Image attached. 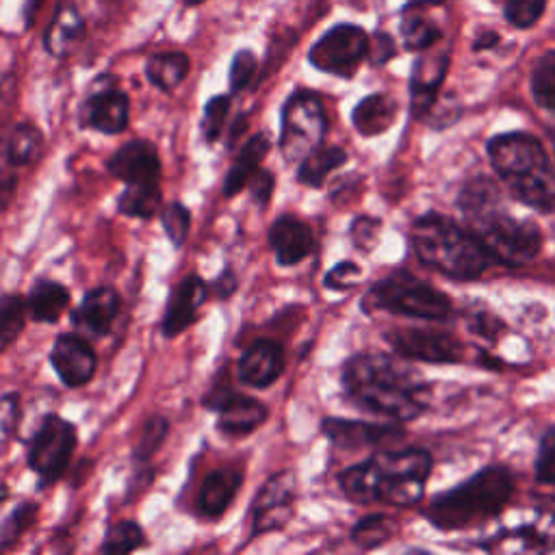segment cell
Returning <instances> with one entry per match:
<instances>
[{
  "label": "cell",
  "mask_w": 555,
  "mask_h": 555,
  "mask_svg": "<svg viewBox=\"0 0 555 555\" xmlns=\"http://www.w3.org/2000/svg\"><path fill=\"white\" fill-rule=\"evenodd\" d=\"M189 67L191 61L184 52H158L147 59L145 76L156 89L169 93L186 78Z\"/></svg>",
  "instance_id": "cell-30"
},
{
  "label": "cell",
  "mask_w": 555,
  "mask_h": 555,
  "mask_svg": "<svg viewBox=\"0 0 555 555\" xmlns=\"http://www.w3.org/2000/svg\"><path fill=\"white\" fill-rule=\"evenodd\" d=\"M256 67H258V59H256V54L251 50H238L232 56L230 74H228L232 93H238L245 87H249V82H251V78L256 74Z\"/></svg>",
  "instance_id": "cell-45"
},
{
  "label": "cell",
  "mask_w": 555,
  "mask_h": 555,
  "mask_svg": "<svg viewBox=\"0 0 555 555\" xmlns=\"http://www.w3.org/2000/svg\"><path fill=\"white\" fill-rule=\"evenodd\" d=\"M369 37L356 24H336L308 52V61L319 72L351 78L364 56H369Z\"/></svg>",
  "instance_id": "cell-12"
},
{
  "label": "cell",
  "mask_w": 555,
  "mask_h": 555,
  "mask_svg": "<svg viewBox=\"0 0 555 555\" xmlns=\"http://www.w3.org/2000/svg\"><path fill=\"white\" fill-rule=\"evenodd\" d=\"M82 35V17L72 2H61L46 30L43 43L52 56H67Z\"/></svg>",
  "instance_id": "cell-28"
},
{
  "label": "cell",
  "mask_w": 555,
  "mask_h": 555,
  "mask_svg": "<svg viewBox=\"0 0 555 555\" xmlns=\"http://www.w3.org/2000/svg\"><path fill=\"white\" fill-rule=\"evenodd\" d=\"M2 444L7 447V442L13 438V434L17 431L20 418H22V410H20V395L17 392H4L2 395Z\"/></svg>",
  "instance_id": "cell-48"
},
{
  "label": "cell",
  "mask_w": 555,
  "mask_h": 555,
  "mask_svg": "<svg viewBox=\"0 0 555 555\" xmlns=\"http://www.w3.org/2000/svg\"><path fill=\"white\" fill-rule=\"evenodd\" d=\"M395 533V520L388 514H366L351 529V542L362 551L386 544Z\"/></svg>",
  "instance_id": "cell-34"
},
{
  "label": "cell",
  "mask_w": 555,
  "mask_h": 555,
  "mask_svg": "<svg viewBox=\"0 0 555 555\" xmlns=\"http://www.w3.org/2000/svg\"><path fill=\"white\" fill-rule=\"evenodd\" d=\"M535 477L542 483L555 486V427L548 429L540 442L535 457Z\"/></svg>",
  "instance_id": "cell-46"
},
{
  "label": "cell",
  "mask_w": 555,
  "mask_h": 555,
  "mask_svg": "<svg viewBox=\"0 0 555 555\" xmlns=\"http://www.w3.org/2000/svg\"><path fill=\"white\" fill-rule=\"evenodd\" d=\"M228 113H230V95H225V93L212 95L204 104V115H202V124H199L204 143L212 145V143L219 141V137H221V132L225 128Z\"/></svg>",
  "instance_id": "cell-40"
},
{
  "label": "cell",
  "mask_w": 555,
  "mask_h": 555,
  "mask_svg": "<svg viewBox=\"0 0 555 555\" xmlns=\"http://www.w3.org/2000/svg\"><path fill=\"white\" fill-rule=\"evenodd\" d=\"M416 4H429V2H440V0H414Z\"/></svg>",
  "instance_id": "cell-54"
},
{
  "label": "cell",
  "mask_w": 555,
  "mask_h": 555,
  "mask_svg": "<svg viewBox=\"0 0 555 555\" xmlns=\"http://www.w3.org/2000/svg\"><path fill=\"white\" fill-rule=\"evenodd\" d=\"M321 431L334 449L349 453L379 447L388 449L405 436L403 427L397 423H371L338 416H325L321 421Z\"/></svg>",
  "instance_id": "cell-15"
},
{
  "label": "cell",
  "mask_w": 555,
  "mask_h": 555,
  "mask_svg": "<svg viewBox=\"0 0 555 555\" xmlns=\"http://www.w3.org/2000/svg\"><path fill=\"white\" fill-rule=\"evenodd\" d=\"M106 169L124 184H150L160 182V156L152 141L130 139L117 147L106 160Z\"/></svg>",
  "instance_id": "cell-17"
},
{
  "label": "cell",
  "mask_w": 555,
  "mask_h": 555,
  "mask_svg": "<svg viewBox=\"0 0 555 555\" xmlns=\"http://www.w3.org/2000/svg\"><path fill=\"white\" fill-rule=\"evenodd\" d=\"M544 7H546V0H507L505 17L516 28H529L542 17Z\"/></svg>",
  "instance_id": "cell-44"
},
{
  "label": "cell",
  "mask_w": 555,
  "mask_h": 555,
  "mask_svg": "<svg viewBox=\"0 0 555 555\" xmlns=\"http://www.w3.org/2000/svg\"><path fill=\"white\" fill-rule=\"evenodd\" d=\"M397 48H395V41L390 35L386 33H375V39L369 48V56H371V63L373 65H384L388 63L392 56H395Z\"/></svg>",
  "instance_id": "cell-49"
},
{
  "label": "cell",
  "mask_w": 555,
  "mask_h": 555,
  "mask_svg": "<svg viewBox=\"0 0 555 555\" xmlns=\"http://www.w3.org/2000/svg\"><path fill=\"white\" fill-rule=\"evenodd\" d=\"M160 223L169 243L178 249L184 245L191 230V212L182 202H171L160 210Z\"/></svg>",
  "instance_id": "cell-41"
},
{
  "label": "cell",
  "mask_w": 555,
  "mask_h": 555,
  "mask_svg": "<svg viewBox=\"0 0 555 555\" xmlns=\"http://www.w3.org/2000/svg\"><path fill=\"white\" fill-rule=\"evenodd\" d=\"M366 314L390 312L425 321H447L453 312L449 297L414 273L399 269L377 280L360 301Z\"/></svg>",
  "instance_id": "cell-7"
},
{
  "label": "cell",
  "mask_w": 555,
  "mask_h": 555,
  "mask_svg": "<svg viewBox=\"0 0 555 555\" xmlns=\"http://www.w3.org/2000/svg\"><path fill=\"white\" fill-rule=\"evenodd\" d=\"M269 245L278 264L293 267L312 254L314 232L306 221L293 215H280L269 228Z\"/></svg>",
  "instance_id": "cell-22"
},
{
  "label": "cell",
  "mask_w": 555,
  "mask_h": 555,
  "mask_svg": "<svg viewBox=\"0 0 555 555\" xmlns=\"http://www.w3.org/2000/svg\"><path fill=\"white\" fill-rule=\"evenodd\" d=\"M28 317L26 299L20 293H4L0 299V347L9 349L24 330Z\"/></svg>",
  "instance_id": "cell-36"
},
{
  "label": "cell",
  "mask_w": 555,
  "mask_h": 555,
  "mask_svg": "<svg viewBox=\"0 0 555 555\" xmlns=\"http://www.w3.org/2000/svg\"><path fill=\"white\" fill-rule=\"evenodd\" d=\"M295 499H297V475L291 468L273 473L251 499L247 520L249 533L247 538L254 540L269 531L284 529L293 514H295Z\"/></svg>",
  "instance_id": "cell-11"
},
{
  "label": "cell",
  "mask_w": 555,
  "mask_h": 555,
  "mask_svg": "<svg viewBox=\"0 0 555 555\" xmlns=\"http://www.w3.org/2000/svg\"><path fill=\"white\" fill-rule=\"evenodd\" d=\"M145 544V531L134 520H115L106 527L100 551L104 555H126Z\"/></svg>",
  "instance_id": "cell-35"
},
{
  "label": "cell",
  "mask_w": 555,
  "mask_h": 555,
  "mask_svg": "<svg viewBox=\"0 0 555 555\" xmlns=\"http://www.w3.org/2000/svg\"><path fill=\"white\" fill-rule=\"evenodd\" d=\"M382 219L373 215H358L349 225V241L360 251H371L379 243Z\"/></svg>",
  "instance_id": "cell-42"
},
{
  "label": "cell",
  "mask_w": 555,
  "mask_h": 555,
  "mask_svg": "<svg viewBox=\"0 0 555 555\" xmlns=\"http://www.w3.org/2000/svg\"><path fill=\"white\" fill-rule=\"evenodd\" d=\"M531 91L535 102L555 113V52L540 59L531 76Z\"/></svg>",
  "instance_id": "cell-39"
},
{
  "label": "cell",
  "mask_w": 555,
  "mask_h": 555,
  "mask_svg": "<svg viewBox=\"0 0 555 555\" xmlns=\"http://www.w3.org/2000/svg\"><path fill=\"white\" fill-rule=\"evenodd\" d=\"M401 39L408 50H427L440 39V30L434 22L423 17L414 11V7H408L401 17Z\"/></svg>",
  "instance_id": "cell-37"
},
{
  "label": "cell",
  "mask_w": 555,
  "mask_h": 555,
  "mask_svg": "<svg viewBox=\"0 0 555 555\" xmlns=\"http://www.w3.org/2000/svg\"><path fill=\"white\" fill-rule=\"evenodd\" d=\"M496 33H483L481 37H477L475 39V50H483V48H490V46H494L496 43Z\"/></svg>",
  "instance_id": "cell-52"
},
{
  "label": "cell",
  "mask_w": 555,
  "mask_h": 555,
  "mask_svg": "<svg viewBox=\"0 0 555 555\" xmlns=\"http://www.w3.org/2000/svg\"><path fill=\"white\" fill-rule=\"evenodd\" d=\"M249 191V197L251 202L258 206V208H264L273 195V189H275V176L269 171V169H262L258 167L251 178L247 180V186Z\"/></svg>",
  "instance_id": "cell-47"
},
{
  "label": "cell",
  "mask_w": 555,
  "mask_h": 555,
  "mask_svg": "<svg viewBox=\"0 0 555 555\" xmlns=\"http://www.w3.org/2000/svg\"><path fill=\"white\" fill-rule=\"evenodd\" d=\"M186 4H199V2H204V0H184Z\"/></svg>",
  "instance_id": "cell-55"
},
{
  "label": "cell",
  "mask_w": 555,
  "mask_h": 555,
  "mask_svg": "<svg viewBox=\"0 0 555 555\" xmlns=\"http://www.w3.org/2000/svg\"><path fill=\"white\" fill-rule=\"evenodd\" d=\"M13 186H15V180L9 173H4V182H2V206L4 208L9 206V197L13 193Z\"/></svg>",
  "instance_id": "cell-53"
},
{
  "label": "cell",
  "mask_w": 555,
  "mask_h": 555,
  "mask_svg": "<svg viewBox=\"0 0 555 555\" xmlns=\"http://www.w3.org/2000/svg\"><path fill=\"white\" fill-rule=\"evenodd\" d=\"M269 150H271V139L267 132H256L243 143L236 160L232 163V167L228 169L225 180H223L225 197H234L247 186V180L260 167V163L269 154Z\"/></svg>",
  "instance_id": "cell-27"
},
{
  "label": "cell",
  "mask_w": 555,
  "mask_h": 555,
  "mask_svg": "<svg viewBox=\"0 0 555 555\" xmlns=\"http://www.w3.org/2000/svg\"><path fill=\"white\" fill-rule=\"evenodd\" d=\"M121 308L119 293L113 286H95L85 293L82 301L72 312L74 330L89 336H104Z\"/></svg>",
  "instance_id": "cell-21"
},
{
  "label": "cell",
  "mask_w": 555,
  "mask_h": 555,
  "mask_svg": "<svg viewBox=\"0 0 555 555\" xmlns=\"http://www.w3.org/2000/svg\"><path fill=\"white\" fill-rule=\"evenodd\" d=\"M163 204L160 182L126 184L117 197V212L132 219H152Z\"/></svg>",
  "instance_id": "cell-32"
},
{
  "label": "cell",
  "mask_w": 555,
  "mask_h": 555,
  "mask_svg": "<svg viewBox=\"0 0 555 555\" xmlns=\"http://www.w3.org/2000/svg\"><path fill=\"white\" fill-rule=\"evenodd\" d=\"M43 134L37 126L28 121H20L11 128L4 141V160L11 167H26L41 154Z\"/></svg>",
  "instance_id": "cell-31"
},
{
  "label": "cell",
  "mask_w": 555,
  "mask_h": 555,
  "mask_svg": "<svg viewBox=\"0 0 555 555\" xmlns=\"http://www.w3.org/2000/svg\"><path fill=\"white\" fill-rule=\"evenodd\" d=\"M210 291L217 299H228L238 291V278L232 267H223L221 273L210 282Z\"/></svg>",
  "instance_id": "cell-50"
},
{
  "label": "cell",
  "mask_w": 555,
  "mask_h": 555,
  "mask_svg": "<svg viewBox=\"0 0 555 555\" xmlns=\"http://www.w3.org/2000/svg\"><path fill=\"white\" fill-rule=\"evenodd\" d=\"M208 291H210V284H206V280L197 273L184 275L173 286L160 321V332L165 338H173L182 334L195 321L197 310L208 299Z\"/></svg>",
  "instance_id": "cell-19"
},
{
  "label": "cell",
  "mask_w": 555,
  "mask_h": 555,
  "mask_svg": "<svg viewBox=\"0 0 555 555\" xmlns=\"http://www.w3.org/2000/svg\"><path fill=\"white\" fill-rule=\"evenodd\" d=\"M360 278H362L360 264H356L353 260H340L325 273L323 286L334 293H343V291L356 288L360 284Z\"/></svg>",
  "instance_id": "cell-43"
},
{
  "label": "cell",
  "mask_w": 555,
  "mask_h": 555,
  "mask_svg": "<svg viewBox=\"0 0 555 555\" xmlns=\"http://www.w3.org/2000/svg\"><path fill=\"white\" fill-rule=\"evenodd\" d=\"M130 117V100L115 87H104L89 93L78 111L80 128L104 134H119L126 130Z\"/></svg>",
  "instance_id": "cell-18"
},
{
  "label": "cell",
  "mask_w": 555,
  "mask_h": 555,
  "mask_svg": "<svg viewBox=\"0 0 555 555\" xmlns=\"http://www.w3.org/2000/svg\"><path fill=\"white\" fill-rule=\"evenodd\" d=\"M340 386L356 408L399 423L418 418L429 405L425 377L397 353H353L343 364Z\"/></svg>",
  "instance_id": "cell-1"
},
{
  "label": "cell",
  "mask_w": 555,
  "mask_h": 555,
  "mask_svg": "<svg viewBox=\"0 0 555 555\" xmlns=\"http://www.w3.org/2000/svg\"><path fill=\"white\" fill-rule=\"evenodd\" d=\"M457 204L468 221V230L492 260L518 267L538 256L542 247L538 225L505 212L490 180L475 178L464 184Z\"/></svg>",
  "instance_id": "cell-3"
},
{
  "label": "cell",
  "mask_w": 555,
  "mask_h": 555,
  "mask_svg": "<svg viewBox=\"0 0 555 555\" xmlns=\"http://www.w3.org/2000/svg\"><path fill=\"white\" fill-rule=\"evenodd\" d=\"M284 371V351L271 338L254 340L238 358L236 375L245 386L269 388Z\"/></svg>",
  "instance_id": "cell-20"
},
{
  "label": "cell",
  "mask_w": 555,
  "mask_h": 555,
  "mask_svg": "<svg viewBox=\"0 0 555 555\" xmlns=\"http://www.w3.org/2000/svg\"><path fill=\"white\" fill-rule=\"evenodd\" d=\"M512 492V473L505 466H488L455 488L436 494L425 507V518L442 531L468 529L496 518Z\"/></svg>",
  "instance_id": "cell-6"
},
{
  "label": "cell",
  "mask_w": 555,
  "mask_h": 555,
  "mask_svg": "<svg viewBox=\"0 0 555 555\" xmlns=\"http://www.w3.org/2000/svg\"><path fill=\"white\" fill-rule=\"evenodd\" d=\"M410 243L425 267L451 280H475L492 260L468 228L440 212L416 217L410 228Z\"/></svg>",
  "instance_id": "cell-5"
},
{
  "label": "cell",
  "mask_w": 555,
  "mask_h": 555,
  "mask_svg": "<svg viewBox=\"0 0 555 555\" xmlns=\"http://www.w3.org/2000/svg\"><path fill=\"white\" fill-rule=\"evenodd\" d=\"M449 56H421L412 67L410 78V115L414 119H423L436 104L440 85L447 76Z\"/></svg>",
  "instance_id": "cell-24"
},
{
  "label": "cell",
  "mask_w": 555,
  "mask_h": 555,
  "mask_svg": "<svg viewBox=\"0 0 555 555\" xmlns=\"http://www.w3.org/2000/svg\"><path fill=\"white\" fill-rule=\"evenodd\" d=\"M330 119L323 100L306 89L293 91L280 113V154L286 163H301L312 150L323 145Z\"/></svg>",
  "instance_id": "cell-8"
},
{
  "label": "cell",
  "mask_w": 555,
  "mask_h": 555,
  "mask_svg": "<svg viewBox=\"0 0 555 555\" xmlns=\"http://www.w3.org/2000/svg\"><path fill=\"white\" fill-rule=\"evenodd\" d=\"M397 113L399 104L395 98H390L388 93H371L353 106L351 124L362 137L371 139L386 132L395 124Z\"/></svg>",
  "instance_id": "cell-26"
},
{
  "label": "cell",
  "mask_w": 555,
  "mask_h": 555,
  "mask_svg": "<svg viewBox=\"0 0 555 555\" xmlns=\"http://www.w3.org/2000/svg\"><path fill=\"white\" fill-rule=\"evenodd\" d=\"M488 156L496 176L520 204L540 212L555 208V169L533 134H496L488 141Z\"/></svg>",
  "instance_id": "cell-4"
},
{
  "label": "cell",
  "mask_w": 555,
  "mask_h": 555,
  "mask_svg": "<svg viewBox=\"0 0 555 555\" xmlns=\"http://www.w3.org/2000/svg\"><path fill=\"white\" fill-rule=\"evenodd\" d=\"M69 291L52 278H37L26 295L28 317L35 323H56L69 306Z\"/></svg>",
  "instance_id": "cell-25"
},
{
  "label": "cell",
  "mask_w": 555,
  "mask_h": 555,
  "mask_svg": "<svg viewBox=\"0 0 555 555\" xmlns=\"http://www.w3.org/2000/svg\"><path fill=\"white\" fill-rule=\"evenodd\" d=\"M486 551L496 553H544L555 548V514L527 509L509 516L492 529L481 542Z\"/></svg>",
  "instance_id": "cell-10"
},
{
  "label": "cell",
  "mask_w": 555,
  "mask_h": 555,
  "mask_svg": "<svg viewBox=\"0 0 555 555\" xmlns=\"http://www.w3.org/2000/svg\"><path fill=\"white\" fill-rule=\"evenodd\" d=\"M431 473V455L423 447L382 449L338 473L343 494L356 505L412 507L423 494Z\"/></svg>",
  "instance_id": "cell-2"
},
{
  "label": "cell",
  "mask_w": 555,
  "mask_h": 555,
  "mask_svg": "<svg viewBox=\"0 0 555 555\" xmlns=\"http://www.w3.org/2000/svg\"><path fill=\"white\" fill-rule=\"evenodd\" d=\"M202 403L217 414V429L230 438L254 434L269 416V408L260 399L234 390L228 382H217L204 395Z\"/></svg>",
  "instance_id": "cell-13"
},
{
  "label": "cell",
  "mask_w": 555,
  "mask_h": 555,
  "mask_svg": "<svg viewBox=\"0 0 555 555\" xmlns=\"http://www.w3.org/2000/svg\"><path fill=\"white\" fill-rule=\"evenodd\" d=\"M37 516H39V503L37 501L17 503L11 509V514L2 520V529H0L2 551H11V546L37 522Z\"/></svg>",
  "instance_id": "cell-38"
},
{
  "label": "cell",
  "mask_w": 555,
  "mask_h": 555,
  "mask_svg": "<svg viewBox=\"0 0 555 555\" xmlns=\"http://www.w3.org/2000/svg\"><path fill=\"white\" fill-rule=\"evenodd\" d=\"M388 347L405 358L429 364H455L464 358L462 343L442 330L431 327H390L384 332Z\"/></svg>",
  "instance_id": "cell-14"
},
{
  "label": "cell",
  "mask_w": 555,
  "mask_h": 555,
  "mask_svg": "<svg viewBox=\"0 0 555 555\" xmlns=\"http://www.w3.org/2000/svg\"><path fill=\"white\" fill-rule=\"evenodd\" d=\"M245 473L234 466H219L210 470L197 490V514L204 520H219L232 505Z\"/></svg>",
  "instance_id": "cell-23"
},
{
  "label": "cell",
  "mask_w": 555,
  "mask_h": 555,
  "mask_svg": "<svg viewBox=\"0 0 555 555\" xmlns=\"http://www.w3.org/2000/svg\"><path fill=\"white\" fill-rule=\"evenodd\" d=\"M167 434H169V421L163 414H150L141 423L137 440L132 444V462L147 464L156 455V451L163 447Z\"/></svg>",
  "instance_id": "cell-33"
},
{
  "label": "cell",
  "mask_w": 555,
  "mask_h": 555,
  "mask_svg": "<svg viewBox=\"0 0 555 555\" xmlns=\"http://www.w3.org/2000/svg\"><path fill=\"white\" fill-rule=\"evenodd\" d=\"M78 444L76 425L56 412L41 416L28 447L26 464L37 475V486H52L67 470Z\"/></svg>",
  "instance_id": "cell-9"
},
{
  "label": "cell",
  "mask_w": 555,
  "mask_h": 555,
  "mask_svg": "<svg viewBox=\"0 0 555 555\" xmlns=\"http://www.w3.org/2000/svg\"><path fill=\"white\" fill-rule=\"evenodd\" d=\"M41 2H43V0H26V4H24V17H26V26H30V24H33V20H35V15H37V11H39Z\"/></svg>",
  "instance_id": "cell-51"
},
{
  "label": "cell",
  "mask_w": 555,
  "mask_h": 555,
  "mask_svg": "<svg viewBox=\"0 0 555 555\" xmlns=\"http://www.w3.org/2000/svg\"><path fill=\"white\" fill-rule=\"evenodd\" d=\"M50 364L65 386L80 388L93 379L98 356L87 338L76 332H63L50 349Z\"/></svg>",
  "instance_id": "cell-16"
},
{
  "label": "cell",
  "mask_w": 555,
  "mask_h": 555,
  "mask_svg": "<svg viewBox=\"0 0 555 555\" xmlns=\"http://www.w3.org/2000/svg\"><path fill=\"white\" fill-rule=\"evenodd\" d=\"M347 152L340 145H321L297 163V182L310 189L323 186L325 178L347 163Z\"/></svg>",
  "instance_id": "cell-29"
}]
</instances>
